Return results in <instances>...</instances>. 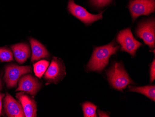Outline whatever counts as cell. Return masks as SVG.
I'll return each instance as SVG.
<instances>
[{"instance_id":"obj_17","label":"cell","mask_w":155,"mask_h":117,"mask_svg":"<svg viewBox=\"0 0 155 117\" xmlns=\"http://www.w3.org/2000/svg\"><path fill=\"white\" fill-rule=\"evenodd\" d=\"M14 60L13 54L8 48H0V61L1 62H9Z\"/></svg>"},{"instance_id":"obj_11","label":"cell","mask_w":155,"mask_h":117,"mask_svg":"<svg viewBox=\"0 0 155 117\" xmlns=\"http://www.w3.org/2000/svg\"><path fill=\"white\" fill-rule=\"evenodd\" d=\"M16 97L22 105L25 117H36L37 105L33 98L28 96L25 91H23L16 93Z\"/></svg>"},{"instance_id":"obj_9","label":"cell","mask_w":155,"mask_h":117,"mask_svg":"<svg viewBox=\"0 0 155 117\" xmlns=\"http://www.w3.org/2000/svg\"><path fill=\"white\" fill-rule=\"evenodd\" d=\"M41 87V82L30 74L24 75L19 80L16 91H23L31 95H36Z\"/></svg>"},{"instance_id":"obj_8","label":"cell","mask_w":155,"mask_h":117,"mask_svg":"<svg viewBox=\"0 0 155 117\" xmlns=\"http://www.w3.org/2000/svg\"><path fill=\"white\" fill-rule=\"evenodd\" d=\"M68 8L72 15L87 25H89L97 20H101L103 17V12L97 15L91 14L81 6L75 3L74 0L69 1Z\"/></svg>"},{"instance_id":"obj_5","label":"cell","mask_w":155,"mask_h":117,"mask_svg":"<svg viewBox=\"0 0 155 117\" xmlns=\"http://www.w3.org/2000/svg\"><path fill=\"white\" fill-rule=\"evenodd\" d=\"M117 41L120 44L121 50L125 51L132 57L142 44L133 36L130 28L126 29L120 31L117 37Z\"/></svg>"},{"instance_id":"obj_16","label":"cell","mask_w":155,"mask_h":117,"mask_svg":"<svg viewBox=\"0 0 155 117\" xmlns=\"http://www.w3.org/2000/svg\"><path fill=\"white\" fill-rule=\"evenodd\" d=\"M97 106L91 102H84L82 105L84 116L85 117H97L96 111Z\"/></svg>"},{"instance_id":"obj_6","label":"cell","mask_w":155,"mask_h":117,"mask_svg":"<svg viewBox=\"0 0 155 117\" xmlns=\"http://www.w3.org/2000/svg\"><path fill=\"white\" fill-rule=\"evenodd\" d=\"M136 35L143 40L144 43L153 49L155 44V22L154 18H151L141 22L136 29Z\"/></svg>"},{"instance_id":"obj_12","label":"cell","mask_w":155,"mask_h":117,"mask_svg":"<svg viewBox=\"0 0 155 117\" xmlns=\"http://www.w3.org/2000/svg\"><path fill=\"white\" fill-rule=\"evenodd\" d=\"M15 59L18 63L22 64L29 58L31 54L29 45L26 43H19L11 45Z\"/></svg>"},{"instance_id":"obj_19","label":"cell","mask_w":155,"mask_h":117,"mask_svg":"<svg viewBox=\"0 0 155 117\" xmlns=\"http://www.w3.org/2000/svg\"><path fill=\"white\" fill-rule=\"evenodd\" d=\"M155 61L153 60L150 67V82L152 83L155 79Z\"/></svg>"},{"instance_id":"obj_21","label":"cell","mask_w":155,"mask_h":117,"mask_svg":"<svg viewBox=\"0 0 155 117\" xmlns=\"http://www.w3.org/2000/svg\"><path fill=\"white\" fill-rule=\"evenodd\" d=\"M2 82L1 80V76L0 75V91L2 90Z\"/></svg>"},{"instance_id":"obj_10","label":"cell","mask_w":155,"mask_h":117,"mask_svg":"<svg viewBox=\"0 0 155 117\" xmlns=\"http://www.w3.org/2000/svg\"><path fill=\"white\" fill-rule=\"evenodd\" d=\"M5 113L8 117H25L22 105L8 93H6L4 99Z\"/></svg>"},{"instance_id":"obj_13","label":"cell","mask_w":155,"mask_h":117,"mask_svg":"<svg viewBox=\"0 0 155 117\" xmlns=\"http://www.w3.org/2000/svg\"><path fill=\"white\" fill-rule=\"evenodd\" d=\"M30 43L32 49L31 61L32 62L41 58H48L50 56L46 48L39 41L34 38H30Z\"/></svg>"},{"instance_id":"obj_18","label":"cell","mask_w":155,"mask_h":117,"mask_svg":"<svg viewBox=\"0 0 155 117\" xmlns=\"http://www.w3.org/2000/svg\"><path fill=\"white\" fill-rule=\"evenodd\" d=\"M111 1L112 0H90L91 4L98 8L104 7L108 5Z\"/></svg>"},{"instance_id":"obj_14","label":"cell","mask_w":155,"mask_h":117,"mask_svg":"<svg viewBox=\"0 0 155 117\" xmlns=\"http://www.w3.org/2000/svg\"><path fill=\"white\" fill-rule=\"evenodd\" d=\"M128 88L129 91L141 93L153 101H155V86L154 85H147L143 87L130 85Z\"/></svg>"},{"instance_id":"obj_3","label":"cell","mask_w":155,"mask_h":117,"mask_svg":"<svg viewBox=\"0 0 155 117\" xmlns=\"http://www.w3.org/2000/svg\"><path fill=\"white\" fill-rule=\"evenodd\" d=\"M32 68L29 66H19L15 64L6 65L4 74V82L8 88H13L17 86L20 77L24 74L31 73Z\"/></svg>"},{"instance_id":"obj_15","label":"cell","mask_w":155,"mask_h":117,"mask_svg":"<svg viewBox=\"0 0 155 117\" xmlns=\"http://www.w3.org/2000/svg\"><path fill=\"white\" fill-rule=\"evenodd\" d=\"M49 64V63L48 61L44 60H41L35 64L33 66L35 76L39 78H41L46 71Z\"/></svg>"},{"instance_id":"obj_2","label":"cell","mask_w":155,"mask_h":117,"mask_svg":"<svg viewBox=\"0 0 155 117\" xmlns=\"http://www.w3.org/2000/svg\"><path fill=\"white\" fill-rule=\"evenodd\" d=\"M107 75L111 86L119 91H122L129 84H135L121 63H114L107 71Z\"/></svg>"},{"instance_id":"obj_1","label":"cell","mask_w":155,"mask_h":117,"mask_svg":"<svg viewBox=\"0 0 155 117\" xmlns=\"http://www.w3.org/2000/svg\"><path fill=\"white\" fill-rule=\"evenodd\" d=\"M119 46L112 42L109 44L96 47L93 55L87 64V69L89 71L101 72L108 64L111 55L116 54Z\"/></svg>"},{"instance_id":"obj_4","label":"cell","mask_w":155,"mask_h":117,"mask_svg":"<svg viewBox=\"0 0 155 117\" xmlns=\"http://www.w3.org/2000/svg\"><path fill=\"white\" fill-rule=\"evenodd\" d=\"M66 74V68L62 60L54 57L43 77L48 82L47 84H57L63 79Z\"/></svg>"},{"instance_id":"obj_7","label":"cell","mask_w":155,"mask_h":117,"mask_svg":"<svg viewBox=\"0 0 155 117\" xmlns=\"http://www.w3.org/2000/svg\"><path fill=\"white\" fill-rule=\"evenodd\" d=\"M129 8L133 22L140 15H147L155 11V0H132Z\"/></svg>"},{"instance_id":"obj_20","label":"cell","mask_w":155,"mask_h":117,"mask_svg":"<svg viewBox=\"0 0 155 117\" xmlns=\"http://www.w3.org/2000/svg\"><path fill=\"white\" fill-rule=\"evenodd\" d=\"M5 96L4 93L0 92V116L2 115V100Z\"/></svg>"}]
</instances>
